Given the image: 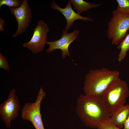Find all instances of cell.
<instances>
[{
	"instance_id": "6da1fadb",
	"label": "cell",
	"mask_w": 129,
	"mask_h": 129,
	"mask_svg": "<svg viewBox=\"0 0 129 129\" xmlns=\"http://www.w3.org/2000/svg\"><path fill=\"white\" fill-rule=\"evenodd\" d=\"M76 113L86 126L97 128L103 121L109 119L111 115L106 108L101 96L81 94L78 98Z\"/></svg>"
},
{
	"instance_id": "7a4b0ae2",
	"label": "cell",
	"mask_w": 129,
	"mask_h": 129,
	"mask_svg": "<svg viewBox=\"0 0 129 129\" xmlns=\"http://www.w3.org/2000/svg\"><path fill=\"white\" fill-rule=\"evenodd\" d=\"M119 75L118 71L105 68L90 70L84 81L85 94L101 96L111 83L119 78Z\"/></svg>"
},
{
	"instance_id": "3957f363",
	"label": "cell",
	"mask_w": 129,
	"mask_h": 129,
	"mask_svg": "<svg viewBox=\"0 0 129 129\" xmlns=\"http://www.w3.org/2000/svg\"><path fill=\"white\" fill-rule=\"evenodd\" d=\"M129 95L127 83L119 78L110 85L101 97L106 108L112 115L124 105Z\"/></svg>"
},
{
	"instance_id": "277c9868",
	"label": "cell",
	"mask_w": 129,
	"mask_h": 129,
	"mask_svg": "<svg viewBox=\"0 0 129 129\" xmlns=\"http://www.w3.org/2000/svg\"><path fill=\"white\" fill-rule=\"evenodd\" d=\"M107 24V33L113 45H118L128 34L129 30V14L119 13L116 10Z\"/></svg>"
},
{
	"instance_id": "5b68a950",
	"label": "cell",
	"mask_w": 129,
	"mask_h": 129,
	"mask_svg": "<svg viewBox=\"0 0 129 129\" xmlns=\"http://www.w3.org/2000/svg\"><path fill=\"white\" fill-rule=\"evenodd\" d=\"M46 95L43 88L40 87L35 102L26 103L21 109L22 118L31 122L35 129H45L40 109L42 101Z\"/></svg>"
},
{
	"instance_id": "8992f818",
	"label": "cell",
	"mask_w": 129,
	"mask_h": 129,
	"mask_svg": "<svg viewBox=\"0 0 129 129\" xmlns=\"http://www.w3.org/2000/svg\"><path fill=\"white\" fill-rule=\"evenodd\" d=\"M16 91L15 88L10 90L7 99L0 104V117L5 126L8 128L11 126V121L15 120L19 116L18 111L21 107Z\"/></svg>"
},
{
	"instance_id": "52a82bcc",
	"label": "cell",
	"mask_w": 129,
	"mask_h": 129,
	"mask_svg": "<svg viewBox=\"0 0 129 129\" xmlns=\"http://www.w3.org/2000/svg\"><path fill=\"white\" fill-rule=\"evenodd\" d=\"M33 33L30 40L24 43L23 46L29 49L32 53L42 51L46 44L47 34L49 31L48 25L43 20L38 21L33 30Z\"/></svg>"
},
{
	"instance_id": "ba28073f",
	"label": "cell",
	"mask_w": 129,
	"mask_h": 129,
	"mask_svg": "<svg viewBox=\"0 0 129 129\" xmlns=\"http://www.w3.org/2000/svg\"><path fill=\"white\" fill-rule=\"evenodd\" d=\"M8 7L18 23L17 29L12 36L15 38L24 32L29 27L32 19V11L27 0H23L21 5L18 8Z\"/></svg>"
},
{
	"instance_id": "9c48e42d",
	"label": "cell",
	"mask_w": 129,
	"mask_h": 129,
	"mask_svg": "<svg viewBox=\"0 0 129 129\" xmlns=\"http://www.w3.org/2000/svg\"><path fill=\"white\" fill-rule=\"evenodd\" d=\"M79 33V31L77 30H75L70 33H68L64 30H63L60 39L53 41H47L46 44H48L49 47L46 52L51 53L55 49H61L62 57L63 59H64L66 56L70 55L69 46L75 40L78 38Z\"/></svg>"
},
{
	"instance_id": "30bf717a",
	"label": "cell",
	"mask_w": 129,
	"mask_h": 129,
	"mask_svg": "<svg viewBox=\"0 0 129 129\" xmlns=\"http://www.w3.org/2000/svg\"><path fill=\"white\" fill-rule=\"evenodd\" d=\"M71 2L69 0L66 6L64 8H61L55 2L52 1L50 4V7L52 9L59 11L65 17L67 24L64 30L65 31L68 30L73 24L74 22L77 20H80L86 21H92L93 19L88 17H83L80 14L76 13L71 7Z\"/></svg>"
},
{
	"instance_id": "8fae6325",
	"label": "cell",
	"mask_w": 129,
	"mask_h": 129,
	"mask_svg": "<svg viewBox=\"0 0 129 129\" xmlns=\"http://www.w3.org/2000/svg\"><path fill=\"white\" fill-rule=\"evenodd\" d=\"M129 113V104L123 106L112 113L110 120L117 127L121 129Z\"/></svg>"
},
{
	"instance_id": "7c38bea8",
	"label": "cell",
	"mask_w": 129,
	"mask_h": 129,
	"mask_svg": "<svg viewBox=\"0 0 129 129\" xmlns=\"http://www.w3.org/2000/svg\"><path fill=\"white\" fill-rule=\"evenodd\" d=\"M74 9L80 14L84 11L93 8H97L102 5L101 3L93 4L83 0H70Z\"/></svg>"
},
{
	"instance_id": "4fadbf2b",
	"label": "cell",
	"mask_w": 129,
	"mask_h": 129,
	"mask_svg": "<svg viewBox=\"0 0 129 129\" xmlns=\"http://www.w3.org/2000/svg\"><path fill=\"white\" fill-rule=\"evenodd\" d=\"M117 48L120 50L118 55V60L120 62L125 59L127 51H129V33L118 45Z\"/></svg>"
},
{
	"instance_id": "5bb4252c",
	"label": "cell",
	"mask_w": 129,
	"mask_h": 129,
	"mask_svg": "<svg viewBox=\"0 0 129 129\" xmlns=\"http://www.w3.org/2000/svg\"><path fill=\"white\" fill-rule=\"evenodd\" d=\"M118 5L116 10L125 14H129V0H116Z\"/></svg>"
},
{
	"instance_id": "9a60e30c",
	"label": "cell",
	"mask_w": 129,
	"mask_h": 129,
	"mask_svg": "<svg viewBox=\"0 0 129 129\" xmlns=\"http://www.w3.org/2000/svg\"><path fill=\"white\" fill-rule=\"evenodd\" d=\"M23 1V0H0V8L4 5L8 7L17 8L21 5Z\"/></svg>"
},
{
	"instance_id": "2e32d148",
	"label": "cell",
	"mask_w": 129,
	"mask_h": 129,
	"mask_svg": "<svg viewBox=\"0 0 129 129\" xmlns=\"http://www.w3.org/2000/svg\"><path fill=\"white\" fill-rule=\"evenodd\" d=\"M97 129H121L117 127L109 119L105 120L101 122Z\"/></svg>"
},
{
	"instance_id": "e0dca14e",
	"label": "cell",
	"mask_w": 129,
	"mask_h": 129,
	"mask_svg": "<svg viewBox=\"0 0 129 129\" xmlns=\"http://www.w3.org/2000/svg\"><path fill=\"white\" fill-rule=\"evenodd\" d=\"M0 68L2 69L7 71L10 70L9 65L6 58L0 52Z\"/></svg>"
},
{
	"instance_id": "ac0fdd59",
	"label": "cell",
	"mask_w": 129,
	"mask_h": 129,
	"mask_svg": "<svg viewBox=\"0 0 129 129\" xmlns=\"http://www.w3.org/2000/svg\"><path fill=\"white\" fill-rule=\"evenodd\" d=\"M123 129H129V113L128 117L123 123Z\"/></svg>"
},
{
	"instance_id": "d6986e66",
	"label": "cell",
	"mask_w": 129,
	"mask_h": 129,
	"mask_svg": "<svg viewBox=\"0 0 129 129\" xmlns=\"http://www.w3.org/2000/svg\"><path fill=\"white\" fill-rule=\"evenodd\" d=\"M5 21L2 18H0V31L2 32L4 29V24Z\"/></svg>"
}]
</instances>
